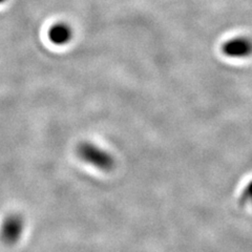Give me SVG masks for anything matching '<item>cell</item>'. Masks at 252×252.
<instances>
[{"label":"cell","mask_w":252,"mask_h":252,"mask_svg":"<svg viewBox=\"0 0 252 252\" xmlns=\"http://www.w3.org/2000/svg\"><path fill=\"white\" fill-rule=\"evenodd\" d=\"M78 155L84 162L100 170L109 171L115 166V159L112 155L89 142L79 145Z\"/></svg>","instance_id":"1"},{"label":"cell","mask_w":252,"mask_h":252,"mask_svg":"<svg viewBox=\"0 0 252 252\" xmlns=\"http://www.w3.org/2000/svg\"><path fill=\"white\" fill-rule=\"evenodd\" d=\"M224 55L231 58H245L252 55V41L246 37H238L226 41L222 46Z\"/></svg>","instance_id":"2"},{"label":"cell","mask_w":252,"mask_h":252,"mask_svg":"<svg viewBox=\"0 0 252 252\" xmlns=\"http://www.w3.org/2000/svg\"><path fill=\"white\" fill-rule=\"evenodd\" d=\"M23 231V220L21 217L12 215L7 217L2 224L1 228V240L7 244L13 245L18 242Z\"/></svg>","instance_id":"3"},{"label":"cell","mask_w":252,"mask_h":252,"mask_svg":"<svg viewBox=\"0 0 252 252\" xmlns=\"http://www.w3.org/2000/svg\"><path fill=\"white\" fill-rule=\"evenodd\" d=\"M72 30L65 23H57L49 31L50 40L57 45L66 44L72 39Z\"/></svg>","instance_id":"4"},{"label":"cell","mask_w":252,"mask_h":252,"mask_svg":"<svg viewBox=\"0 0 252 252\" xmlns=\"http://www.w3.org/2000/svg\"><path fill=\"white\" fill-rule=\"evenodd\" d=\"M242 202L252 205V180L250 181L249 183H247L245 188L243 189Z\"/></svg>","instance_id":"5"},{"label":"cell","mask_w":252,"mask_h":252,"mask_svg":"<svg viewBox=\"0 0 252 252\" xmlns=\"http://www.w3.org/2000/svg\"><path fill=\"white\" fill-rule=\"evenodd\" d=\"M5 0H0V3H2V2H4Z\"/></svg>","instance_id":"6"}]
</instances>
